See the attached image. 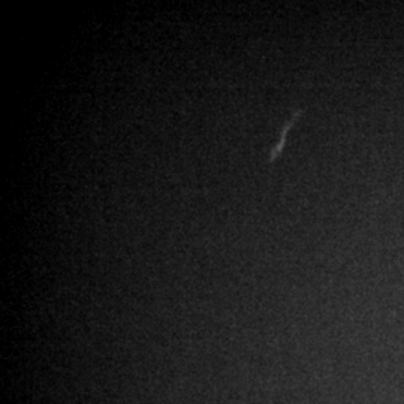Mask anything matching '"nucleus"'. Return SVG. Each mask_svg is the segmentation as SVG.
<instances>
[]
</instances>
